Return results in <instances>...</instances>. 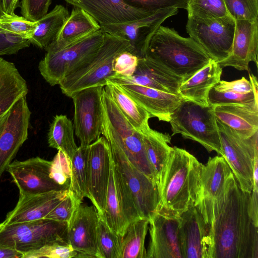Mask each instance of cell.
I'll return each mask as SVG.
<instances>
[{"label": "cell", "mask_w": 258, "mask_h": 258, "mask_svg": "<svg viewBox=\"0 0 258 258\" xmlns=\"http://www.w3.org/2000/svg\"><path fill=\"white\" fill-rule=\"evenodd\" d=\"M250 195L232 173L218 196L200 200L196 206L206 230L203 258H258V225L249 214Z\"/></svg>", "instance_id": "cell-1"}, {"label": "cell", "mask_w": 258, "mask_h": 258, "mask_svg": "<svg viewBox=\"0 0 258 258\" xmlns=\"http://www.w3.org/2000/svg\"><path fill=\"white\" fill-rule=\"evenodd\" d=\"M204 165L184 149L172 150L158 185L159 207L180 215L199 202Z\"/></svg>", "instance_id": "cell-2"}, {"label": "cell", "mask_w": 258, "mask_h": 258, "mask_svg": "<svg viewBox=\"0 0 258 258\" xmlns=\"http://www.w3.org/2000/svg\"><path fill=\"white\" fill-rule=\"evenodd\" d=\"M145 57L185 80L212 59L192 38L183 37L174 29L161 25L149 40Z\"/></svg>", "instance_id": "cell-3"}, {"label": "cell", "mask_w": 258, "mask_h": 258, "mask_svg": "<svg viewBox=\"0 0 258 258\" xmlns=\"http://www.w3.org/2000/svg\"><path fill=\"white\" fill-rule=\"evenodd\" d=\"M101 105V134L109 146L121 151L136 168L158 186L157 176L148 159L141 133L129 122L104 89Z\"/></svg>", "instance_id": "cell-4"}, {"label": "cell", "mask_w": 258, "mask_h": 258, "mask_svg": "<svg viewBox=\"0 0 258 258\" xmlns=\"http://www.w3.org/2000/svg\"><path fill=\"white\" fill-rule=\"evenodd\" d=\"M124 51L133 52L127 41L105 32L103 42L98 50L61 81L59 85L62 92L71 98L75 93L83 89L104 87L107 80L116 75L112 69L113 59Z\"/></svg>", "instance_id": "cell-5"}, {"label": "cell", "mask_w": 258, "mask_h": 258, "mask_svg": "<svg viewBox=\"0 0 258 258\" xmlns=\"http://www.w3.org/2000/svg\"><path fill=\"white\" fill-rule=\"evenodd\" d=\"M172 136L180 134L184 139L202 145L209 152L221 156V144L214 106H203L182 99L169 121Z\"/></svg>", "instance_id": "cell-6"}, {"label": "cell", "mask_w": 258, "mask_h": 258, "mask_svg": "<svg viewBox=\"0 0 258 258\" xmlns=\"http://www.w3.org/2000/svg\"><path fill=\"white\" fill-rule=\"evenodd\" d=\"M217 122L221 156L229 165L241 189L251 194L254 163L258 157V132L249 138H243L217 119Z\"/></svg>", "instance_id": "cell-7"}, {"label": "cell", "mask_w": 258, "mask_h": 258, "mask_svg": "<svg viewBox=\"0 0 258 258\" xmlns=\"http://www.w3.org/2000/svg\"><path fill=\"white\" fill-rule=\"evenodd\" d=\"M69 224L47 218L5 226L0 243L25 252L56 242L68 241Z\"/></svg>", "instance_id": "cell-8"}, {"label": "cell", "mask_w": 258, "mask_h": 258, "mask_svg": "<svg viewBox=\"0 0 258 258\" xmlns=\"http://www.w3.org/2000/svg\"><path fill=\"white\" fill-rule=\"evenodd\" d=\"M104 35L101 28L61 49L46 51L38 65L41 76L50 85H59L67 74L98 50Z\"/></svg>", "instance_id": "cell-9"}, {"label": "cell", "mask_w": 258, "mask_h": 258, "mask_svg": "<svg viewBox=\"0 0 258 258\" xmlns=\"http://www.w3.org/2000/svg\"><path fill=\"white\" fill-rule=\"evenodd\" d=\"M235 20L230 16L214 19L188 17L186 32L210 56L218 62L231 53Z\"/></svg>", "instance_id": "cell-10"}, {"label": "cell", "mask_w": 258, "mask_h": 258, "mask_svg": "<svg viewBox=\"0 0 258 258\" xmlns=\"http://www.w3.org/2000/svg\"><path fill=\"white\" fill-rule=\"evenodd\" d=\"M102 215L109 227L121 237L130 222L140 218L133 197L112 158Z\"/></svg>", "instance_id": "cell-11"}, {"label": "cell", "mask_w": 258, "mask_h": 258, "mask_svg": "<svg viewBox=\"0 0 258 258\" xmlns=\"http://www.w3.org/2000/svg\"><path fill=\"white\" fill-rule=\"evenodd\" d=\"M109 147L114 165L133 197L140 218L149 220L160 205L157 184L136 168L121 151Z\"/></svg>", "instance_id": "cell-12"}, {"label": "cell", "mask_w": 258, "mask_h": 258, "mask_svg": "<svg viewBox=\"0 0 258 258\" xmlns=\"http://www.w3.org/2000/svg\"><path fill=\"white\" fill-rule=\"evenodd\" d=\"M104 87L87 88L71 98L74 105V127L80 145L89 146L101 134V97Z\"/></svg>", "instance_id": "cell-13"}, {"label": "cell", "mask_w": 258, "mask_h": 258, "mask_svg": "<svg viewBox=\"0 0 258 258\" xmlns=\"http://www.w3.org/2000/svg\"><path fill=\"white\" fill-rule=\"evenodd\" d=\"M180 215L159 207L149 219L146 258H183L179 238Z\"/></svg>", "instance_id": "cell-14"}, {"label": "cell", "mask_w": 258, "mask_h": 258, "mask_svg": "<svg viewBox=\"0 0 258 258\" xmlns=\"http://www.w3.org/2000/svg\"><path fill=\"white\" fill-rule=\"evenodd\" d=\"M111 161L110 149L103 136L89 145L87 198L92 202L99 215L103 213L105 208Z\"/></svg>", "instance_id": "cell-15"}, {"label": "cell", "mask_w": 258, "mask_h": 258, "mask_svg": "<svg viewBox=\"0 0 258 258\" xmlns=\"http://www.w3.org/2000/svg\"><path fill=\"white\" fill-rule=\"evenodd\" d=\"M51 166L52 161L36 157L11 162L6 171L18 187L19 193L37 194L69 189L52 177Z\"/></svg>", "instance_id": "cell-16"}, {"label": "cell", "mask_w": 258, "mask_h": 258, "mask_svg": "<svg viewBox=\"0 0 258 258\" xmlns=\"http://www.w3.org/2000/svg\"><path fill=\"white\" fill-rule=\"evenodd\" d=\"M178 9H162L138 20L100 27L105 33L127 41L132 47L133 54L143 58L153 34L166 19L176 15Z\"/></svg>", "instance_id": "cell-17"}, {"label": "cell", "mask_w": 258, "mask_h": 258, "mask_svg": "<svg viewBox=\"0 0 258 258\" xmlns=\"http://www.w3.org/2000/svg\"><path fill=\"white\" fill-rule=\"evenodd\" d=\"M31 112L26 96L11 108L0 135V178L28 136Z\"/></svg>", "instance_id": "cell-18"}, {"label": "cell", "mask_w": 258, "mask_h": 258, "mask_svg": "<svg viewBox=\"0 0 258 258\" xmlns=\"http://www.w3.org/2000/svg\"><path fill=\"white\" fill-rule=\"evenodd\" d=\"M99 220L94 206H79L69 224L68 241L77 252L76 257L102 258L97 241Z\"/></svg>", "instance_id": "cell-19"}, {"label": "cell", "mask_w": 258, "mask_h": 258, "mask_svg": "<svg viewBox=\"0 0 258 258\" xmlns=\"http://www.w3.org/2000/svg\"><path fill=\"white\" fill-rule=\"evenodd\" d=\"M185 80L146 57L139 58L134 75L130 77L115 75L107 80L114 84L132 83L178 95L180 85Z\"/></svg>", "instance_id": "cell-20"}, {"label": "cell", "mask_w": 258, "mask_h": 258, "mask_svg": "<svg viewBox=\"0 0 258 258\" xmlns=\"http://www.w3.org/2000/svg\"><path fill=\"white\" fill-rule=\"evenodd\" d=\"M251 61L257 67L258 19L236 20L231 53L218 63L222 68L229 66L248 71Z\"/></svg>", "instance_id": "cell-21"}, {"label": "cell", "mask_w": 258, "mask_h": 258, "mask_svg": "<svg viewBox=\"0 0 258 258\" xmlns=\"http://www.w3.org/2000/svg\"><path fill=\"white\" fill-rule=\"evenodd\" d=\"M69 4L86 11L100 26L136 20L155 13L131 7L123 0H77Z\"/></svg>", "instance_id": "cell-22"}, {"label": "cell", "mask_w": 258, "mask_h": 258, "mask_svg": "<svg viewBox=\"0 0 258 258\" xmlns=\"http://www.w3.org/2000/svg\"><path fill=\"white\" fill-rule=\"evenodd\" d=\"M69 189L37 194L19 193L15 207L3 221L7 225L44 218L68 194Z\"/></svg>", "instance_id": "cell-23"}, {"label": "cell", "mask_w": 258, "mask_h": 258, "mask_svg": "<svg viewBox=\"0 0 258 258\" xmlns=\"http://www.w3.org/2000/svg\"><path fill=\"white\" fill-rule=\"evenodd\" d=\"M120 86L150 114L160 121L169 122L173 111L182 99L178 95L132 83L115 84Z\"/></svg>", "instance_id": "cell-24"}, {"label": "cell", "mask_w": 258, "mask_h": 258, "mask_svg": "<svg viewBox=\"0 0 258 258\" xmlns=\"http://www.w3.org/2000/svg\"><path fill=\"white\" fill-rule=\"evenodd\" d=\"M214 112L218 120L242 138H249L258 132V101L215 106Z\"/></svg>", "instance_id": "cell-25"}, {"label": "cell", "mask_w": 258, "mask_h": 258, "mask_svg": "<svg viewBox=\"0 0 258 258\" xmlns=\"http://www.w3.org/2000/svg\"><path fill=\"white\" fill-rule=\"evenodd\" d=\"M206 233L203 218L196 205L180 215L179 238L183 258H203Z\"/></svg>", "instance_id": "cell-26"}, {"label": "cell", "mask_w": 258, "mask_h": 258, "mask_svg": "<svg viewBox=\"0 0 258 258\" xmlns=\"http://www.w3.org/2000/svg\"><path fill=\"white\" fill-rule=\"evenodd\" d=\"M222 68L211 59L204 67L180 85L178 94L182 99L203 106L209 105L210 91L221 80Z\"/></svg>", "instance_id": "cell-27"}, {"label": "cell", "mask_w": 258, "mask_h": 258, "mask_svg": "<svg viewBox=\"0 0 258 258\" xmlns=\"http://www.w3.org/2000/svg\"><path fill=\"white\" fill-rule=\"evenodd\" d=\"M100 29V25L88 13L76 8L72 11L55 40L45 50L61 49Z\"/></svg>", "instance_id": "cell-28"}, {"label": "cell", "mask_w": 258, "mask_h": 258, "mask_svg": "<svg viewBox=\"0 0 258 258\" xmlns=\"http://www.w3.org/2000/svg\"><path fill=\"white\" fill-rule=\"evenodd\" d=\"M28 92L26 81L15 65L0 57V117Z\"/></svg>", "instance_id": "cell-29"}, {"label": "cell", "mask_w": 258, "mask_h": 258, "mask_svg": "<svg viewBox=\"0 0 258 258\" xmlns=\"http://www.w3.org/2000/svg\"><path fill=\"white\" fill-rule=\"evenodd\" d=\"M140 132L148 159L156 173L159 185L172 150L168 145L171 137L168 134L152 129L149 125Z\"/></svg>", "instance_id": "cell-30"}, {"label": "cell", "mask_w": 258, "mask_h": 258, "mask_svg": "<svg viewBox=\"0 0 258 258\" xmlns=\"http://www.w3.org/2000/svg\"><path fill=\"white\" fill-rule=\"evenodd\" d=\"M232 174L231 168L223 156L210 158L203 169L200 199H214L218 196Z\"/></svg>", "instance_id": "cell-31"}, {"label": "cell", "mask_w": 258, "mask_h": 258, "mask_svg": "<svg viewBox=\"0 0 258 258\" xmlns=\"http://www.w3.org/2000/svg\"><path fill=\"white\" fill-rule=\"evenodd\" d=\"M104 89L124 116L136 130L141 131L149 125L150 114L120 86L107 82Z\"/></svg>", "instance_id": "cell-32"}, {"label": "cell", "mask_w": 258, "mask_h": 258, "mask_svg": "<svg viewBox=\"0 0 258 258\" xmlns=\"http://www.w3.org/2000/svg\"><path fill=\"white\" fill-rule=\"evenodd\" d=\"M69 16L67 8L60 5H56L36 21L34 34L29 39L31 44L45 49L55 40Z\"/></svg>", "instance_id": "cell-33"}, {"label": "cell", "mask_w": 258, "mask_h": 258, "mask_svg": "<svg viewBox=\"0 0 258 258\" xmlns=\"http://www.w3.org/2000/svg\"><path fill=\"white\" fill-rule=\"evenodd\" d=\"M74 127L65 115H56L50 124L47 141L50 147L61 151L70 161L78 149L74 138Z\"/></svg>", "instance_id": "cell-34"}, {"label": "cell", "mask_w": 258, "mask_h": 258, "mask_svg": "<svg viewBox=\"0 0 258 258\" xmlns=\"http://www.w3.org/2000/svg\"><path fill=\"white\" fill-rule=\"evenodd\" d=\"M149 220L139 218L127 225L122 237V258H146L145 246Z\"/></svg>", "instance_id": "cell-35"}, {"label": "cell", "mask_w": 258, "mask_h": 258, "mask_svg": "<svg viewBox=\"0 0 258 258\" xmlns=\"http://www.w3.org/2000/svg\"><path fill=\"white\" fill-rule=\"evenodd\" d=\"M89 146L80 145L70 161L71 176L69 190L81 201L87 197L86 176Z\"/></svg>", "instance_id": "cell-36"}, {"label": "cell", "mask_w": 258, "mask_h": 258, "mask_svg": "<svg viewBox=\"0 0 258 258\" xmlns=\"http://www.w3.org/2000/svg\"><path fill=\"white\" fill-rule=\"evenodd\" d=\"M122 237L109 227L102 215H99L97 241L102 258H122Z\"/></svg>", "instance_id": "cell-37"}, {"label": "cell", "mask_w": 258, "mask_h": 258, "mask_svg": "<svg viewBox=\"0 0 258 258\" xmlns=\"http://www.w3.org/2000/svg\"><path fill=\"white\" fill-rule=\"evenodd\" d=\"M36 26L37 22L30 21L15 13H4L0 17V34H11L29 39Z\"/></svg>", "instance_id": "cell-38"}, {"label": "cell", "mask_w": 258, "mask_h": 258, "mask_svg": "<svg viewBox=\"0 0 258 258\" xmlns=\"http://www.w3.org/2000/svg\"><path fill=\"white\" fill-rule=\"evenodd\" d=\"M188 17L214 19L230 16L223 0H188Z\"/></svg>", "instance_id": "cell-39"}, {"label": "cell", "mask_w": 258, "mask_h": 258, "mask_svg": "<svg viewBox=\"0 0 258 258\" xmlns=\"http://www.w3.org/2000/svg\"><path fill=\"white\" fill-rule=\"evenodd\" d=\"M208 101L213 106L226 104H243L258 101V85L248 93L240 94L216 90L213 88L209 92Z\"/></svg>", "instance_id": "cell-40"}, {"label": "cell", "mask_w": 258, "mask_h": 258, "mask_svg": "<svg viewBox=\"0 0 258 258\" xmlns=\"http://www.w3.org/2000/svg\"><path fill=\"white\" fill-rule=\"evenodd\" d=\"M23 253V258H72L77 254L67 241L54 242Z\"/></svg>", "instance_id": "cell-41"}, {"label": "cell", "mask_w": 258, "mask_h": 258, "mask_svg": "<svg viewBox=\"0 0 258 258\" xmlns=\"http://www.w3.org/2000/svg\"><path fill=\"white\" fill-rule=\"evenodd\" d=\"M229 15L235 20L258 19V0H223Z\"/></svg>", "instance_id": "cell-42"}, {"label": "cell", "mask_w": 258, "mask_h": 258, "mask_svg": "<svg viewBox=\"0 0 258 258\" xmlns=\"http://www.w3.org/2000/svg\"><path fill=\"white\" fill-rule=\"evenodd\" d=\"M82 203L69 191L66 197L44 218L69 224L75 211Z\"/></svg>", "instance_id": "cell-43"}, {"label": "cell", "mask_w": 258, "mask_h": 258, "mask_svg": "<svg viewBox=\"0 0 258 258\" xmlns=\"http://www.w3.org/2000/svg\"><path fill=\"white\" fill-rule=\"evenodd\" d=\"M128 5L143 10L155 12L160 10L176 8L186 9L188 0H123Z\"/></svg>", "instance_id": "cell-44"}, {"label": "cell", "mask_w": 258, "mask_h": 258, "mask_svg": "<svg viewBox=\"0 0 258 258\" xmlns=\"http://www.w3.org/2000/svg\"><path fill=\"white\" fill-rule=\"evenodd\" d=\"M51 175L58 184L69 188L70 161L61 151L58 150L52 160Z\"/></svg>", "instance_id": "cell-45"}, {"label": "cell", "mask_w": 258, "mask_h": 258, "mask_svg": "<svg viewBox=\"0 0 258 258\" xmlns=\"http://www.w3.org/2000/svg\"><path fill=\"white\" fill-rule=\"evenodd\" d=\"M139 58L130 51H123L113 59V71L116 75L130 77L134 75L136 70Z\"/></svg>", "instance_id": "cell-46"}, {"label": "cell", "mask_w": 258, "mask_h": 258, "mask_svg": "<svg viewBox=\"0 0 258 258\" xmlns=\"http://www.w3.org/2000/svg\"><path fill=\"white\" fill-rule=\"evenodd\" d=\"M249 81L244 77L233 81H220L213 88L216 90L223 92H231L236 93L246 94L252 92L254 87L258 85L255 76L249 74Z\"/></svg>", "instance_id": "cell-47"}, {"label": "cell", "mask_w": 258, "mask_h": 258, "mask_svg": "<svg viewBox=\"0 0 258 258\" xmlns=\"http://www.w3.org/2000/svg\"><path fill=\"white\" fill-rule=\"evenodd\" d=\"M52 0H22L21 13L28 20L36 22L47 13Z\"/></svg>", "instance_id": "cell-48"}, {"label": "cell", "mask_w": 258, "mask_h": 258, "mask_svg": "<svg viewBox=\"0 0 258 258\" xmlns=\"http://www.w3.org/2000/svg\"><path fill=\"white\" fill-rule=\"evenodd\" d=\"M30 44L27 39L11 34H0V55L16 53Z\"/></svg>", "instance_id": "cell-49"}, {"label": "cell", "mask_w": 258, "mask_h": 258, "mask_svg": "<svg viewBox=\"0 0 258 258\" xmlns=\"http://www.w3.org/2000/svg\"><path fill=\"white\" fill-rule=\"evenodd\" d=\"M258 188H253L250 195L249 203V214L254 222L258 225Z\"/></svg>", "instance_id": "cell-50"}, {"label": "cell", "mask_w": 258, "mask_h": 258, "mask_svg": "<svg viewBox=\"0 0 258 258\" xmlns=\"http://www.w3.org/2000/svg\"><path fill=\"white\" fill-rule=\"evenodd\" d=\"M23 256L22 252L0 243V258H23Z\"/></svg>", "instance_id": "cell-51"}, {"label": "cell", "mask_w": 258, "mask_h": 258, "mask_svg": "<svg viewBox=\"0 0 258 258\" xmlns=\"http://www.w3.org/2000/svg\"><path fill=\"white\" fill-rule=\"evenodd\" d=\"M4 13H14L15 10L20 7V0H2Z\"/></svg>", "instance_id": "cell-52"}, {"label": "cell", "mask_w": 258, "mask_h": 258, "mask_svg": "<svg viewBox=\"0 0 258 258\" xmlns=\"http://www.w3.org/2000/svg\"><path fill=\"white\" fill-rule=\"evenodd\" d=\"M9 111L6 114L0 117V135H1V134L2 132V131L3 130V128H4V125L5 124V122L6 121V120L7 119Z\"/></svg>", "instance_id": "cell-53"}, {"label": "cell", "mask_w": 258, "mask_h": 258, "mask_svg": "<svg viewBox=\"0 0 258 258\" xmlns=\"http://www.w3.org/2000/svg\"><path fill=\"white\" fill-rule=\"evenodd\" d=\"M4 13L2 1L0 0V17L4 14Z\"/></svg>", "instance_id": "cell-54"}, {"label": "cell", "mask_w": 258, "mask_h": 258, "mask_svg": "<svg viewBox=\"0 0 258 258\" xmlns=\"http://www.w3.org/2000/svg\"><path fill=\"white\" fill-rule=\"evenodd\" d=\"M5 225L4 224L3 222H2V223H0V232L3 230V229L5 227Z\"/></svg>", "instance_id": "cell-55"}, {"label": "cell", "mask_w": 258, "mask_h": 258, "mask_svg": "<svg viewBox=\"0 0 258 258\" xmlns=\"http://www.w3.org/2000/svg\"><path fill=\"white\" fill-rule=\"evenodd\" d=\"M77 1V0H66V1L67 2H68V3H70L71 2H74V1Z\"/></svg>", "instance_id": "cell-56"}]
</instances>
